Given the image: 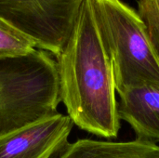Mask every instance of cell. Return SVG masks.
<instances>
[{"label":"cell","mask_w":159,"mask_h":158,"mask_svg":"<svg viewBox=\"0 0 159 158\" xmlns=\"http://www.w3.org/2000/svg\"><path fill=\"white\" fill-rule=\"evenodd\" d=\"M56 61L35 48L25 56L0 59V137L57 113Z\"/></svg>","instance_id":"3"},{"label":"cell","mask_w":159,"mask_h":158,"mask_svg":"<svg viewBox=\"0 0 159 158\" xmlns=\"http://www.w3.org/2000/svg\"><path fill=\"white\" fill-rule=\"evenodd\" d=\"M58 158H159V144L138 139L127 142L79 139L68 143Z\"/></svg>","instance_id":"7"},{"label":"cell","mask_w":159,"mask_h":158,"mask_svg":"<svg viewBox=\"0 0 159 158\" xmlns=\"http://www.w3.org/2000/svg\"><path fill=\"white\" fill-rule=\"evenodd\" d=\"M74 123L55 113L0 137V158H52L66 147Z\"/></svg>","instance_id":"5"},{"label":"cell","mask_w":159,"mask_h":158,"mask_svg":"<svg viewBox=\"0 0 159 158\" xmlns=\"http://www.w3.org/2000/svg\"><path fill=\"white\" fill-rule=\"evenodd\" d=\"M84 0H0V20L55 56L68 42Z\"/></svg>","instance_id":"4"},{"label":"cell","mask_w":159,"mask_h":158,"mask_svg":"<svg viewBox=\"0 0 159 158\" xmlns=\"http://www.w3.org/2000/svg\"><path fill=\"white\" fill-rule=\"evenodd\" d=\"M55 61L60 101L74 125L101 138H116L120 119L114 70L89 0H84L71 36Z\"/></svg>","instance_id":"1"},{"label":"cell","mask_w":159,"mask_h":158,"mask_svg":"<svg viewBox=\"0 0 159 158\" xmlns=\"http://www.w3.org/2000/svg\"><path fill=\"white\" fill-rule=\"evenodd\" d=\"M89 1L113 66L116 93L140 85H159V59L138 11L121 0Z\"/></svg>","instance_id":"2"},{"label":"cell","mask_w":159,"mask_h":158,"mask_svg":"<svg viewBox=\"0 0 159 158\" xmlns=\"http://www.w3.org/2000/svg\"><path fill=\"white\" fill-rule=\"evenodd\" d=\"M117 95L119 119L130 126L136 139L159 142V85L135 86Z\"/></svg>","instance_id":"6"},{"label":"cell","mask_w":159,"mask_h":158,"mask_svg":"<svg viewBox=\"0 0 159 158\" xmlns=\"http://www.w3.org/2000/svg\"><path fill=\"white\" fill-rule=\"evenodd\" d=\"M35 48L32 40L0 20V59L25 56Z\"/></svg>","instance_id":"8"},{"label":"cell","mask_w":159,"mask_h":158,"mask_svg":"<svg viewBox=\"0 0 159 158\" xmlns=\"http://www.w3.org/2000/svg\"><path fill=\"white\" fill-rule=\"evenodd\" d=\"M137 11L159 59V0H139Z\"/></svg>","instance_id":"9"}]
</instances>
